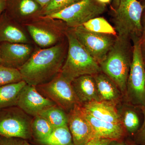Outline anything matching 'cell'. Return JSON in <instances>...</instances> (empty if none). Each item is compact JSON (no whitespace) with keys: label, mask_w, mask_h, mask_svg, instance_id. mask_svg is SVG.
<instances>
[{"label":"cell","mask_w":145,"mask_h":145,"mask_svg":"<svg viewBox=\"0 0 145 145\" xmlns=\"http://www.w3.org/2000/svg\"><path fill=\"white\" fill-rule=\"evenodd\" d=\"M66 50L65 44L59 43L34 51L19 69L23 80L35 86L51 80L61 72L66 59Z\"/></svg>","instance_id":"cell-1"},{"label":"cell","mask_w":145,"mask_h":145,"mask_svg":"<svg viewBox=\"0 0 145 145\" xmlns=\"http://www.w3.org/2000/svg\"><path fill=\"white\" fill-rule=\"evenodd\" d=\"M116 106L112 103L97 101L82 105L87 113L96 119L110 123H121Z\"/></svg>","instance_id":"cell-16"},{"label":"cell","mask_w":145,"mask_h":145,"mask_svg":"<svg viewBox=\"0 0 145 145\" xmlns=\"http://www.w3.org/2000/svg\"><path fill=\"white\" fill-rule=\"evenodd\" d=\"M39 93L68 113L77 105H82L77 98L71 82L60 72L51 80L36 86Z\"/></svg>","instance_id":"cell-7"},{"label":"cell","mask_w":145,"mask_h":145,"mask_svg":"<svg viewBox=\"0 0 145 145\" xmlns=\"http://www.w3.org/2000/svg\"><path fill=\"white\" fill-rule=\"evenodd\" d=\"M37 142L42 145H75L68 126L54 129L49 136Z\"/></svg>","instance_id":"cell-21"},{"label":"cell","mask_w":145,"mask_h":145,"mask_svg":"<svg viewBox=\"0 0 145 145\" xmlns=\"http://www.w3.org/2000/svg\"><path fill=\"white\" fill-rule=\"evenodd\" d=\"M93 75L96 81L99 101L116 105L122 93L116 84L102 71Z\"/></svg>","instance_id":"cell-18"},{"label":"cell","mask_w":145,"mask_h":145,"mask_svg":"<svg viewBox=\"0 0 145 145\" xmlns=\"http://www.w3.org/2000/svg\"><path fill=\"white\" fill-rule=\"evenodd\" d=\"M42 9L34 0H7L5 12L20 24L40 18Z\"/></svg>","instance_id":"cell-13"},{"label":"cell","mask_w":145,"mask_h":145,"mask_svg":"<svg viewBox=\"0 0 145 145\" xmlns=\"http://www.w3.org/2000/svg\"><path fill=\"white\" fill-rule=\"evenodd\" d=\"M65 32L68 42L67 57L61 70L63 77L71 82L82 75H94L101 72L94 59L76 38L71 28Z\"/></svg>","instance_id":"cell-3"},{"label":"cell","mask_w":145,"mask_h":145,"mask_svg":"<svg viewBox=\"0 0 145 145\" xmlns=\"http://www.w3.org/2000/svg\"><path fill=\"white\" fill-rule=\"evenodd\" d=\"M67 116L68 126L75 145H85L96 137L82 105L75 106L67 113Z\"/></svg>","instance_id":"cell-10"},{"label":"cell","mask_w":145,"mask_h":145,"mask_svg":"<svg viewBox=\"0 0 145 145\" xmlns=\"http://www.w3.org/2000/svg\"><path fill=\"white\" fill-rule=\"evenodd\" d=\"M142 34L141 36L140 41L141 44L145 42V10L142 17Z\"/></svg>","instance_id":"cell-31"},{"label":"cell","mask_w":145,"mask_h":145,"mask_svg":"<svg viewBox=\"0 0 145 145\" xmlns=\"http://www.w3.org/2000/svg\"><path fill=\"white\" fill-rule=\"evenodd\" d=\"M132 61L127 82L126 93L133 104L145 105V63L140 39L133 40Z\"/></svg>","instance_id":"cell-6"},{"label":"cell","mask_w":145,"mask_h":145,"mask_svg":"<svg viewBox=\"0 0 145 145\" xmlns=\"http://www.w3.org/2000/svg\"><path fill=\"white\" fill-rule=\"evenodd\" d=\"M2 65L19 69L28 61L34 52L31 44H28L0 43Z\"/></svg>","instance_id":"cell-12"},{"label":"cell","mask_w":145,"mask_h":145,"mask_svg":"<svg viewBox=\"0 0 145 145\" xmlns=\"http://www.w3.org/2000/svg\"><path fill=\"white\" fill-rule=\"evenodd\" d=\"M141 46H142V51L143 58H144V61H145V42L142 44H141Z\"/></svg>","instance_id":"cell-36"},{"label":"cell","mask_w":145,"mask_h":145,"mask_svg":"<svg viewBox=\"0 0 145 145\" xmlns=\"http://www.w3.org/2000/svg\"><path fill=\"white\" fill-rule=\"evenodd\" d=\"M96 1L100 3L106 5L107 4L109 3L111 0H96Z\"/></svg>","instance_id":"cell-35"},{"label":"cell","mask_w":145,"mask_h":145,"mask_svg":"<svg viewBox=\"0 0 145 145\" xmlns=\"http://www.w3.org/2000/svg\"><path fill=\"white\" fill-rule=\"evenodd\" d=\"M42 8H44L46 7L52 0H34Z\"/></svg>","instance_id":"cell-32"},{"label":"cell","mask_w":145,"mask_h":145,"mask_svg":"<svg viewBox=\"0 0 145 145\" xmlns=\"http://www.w3.org/2000/svg\"><path fill=\"white\" fill-rule=\"evenodd\" d=\"M119 114L121 123L125 131L130 135H135L139 129L140 124L136 112L131 109L127 108Z\"/></svg>","instance_id":"cell-25"},{"label":"cell","mask_w":145,"mask_h":145,"mask_svg":"<svg viewBox=\"0 0 145 145\" xmlns=\"http://www.w3.org/2000/svg\"><path fill=\"white\" fill-rule=\"evenodd\" d=\"M142 5L143 7H144V10H145V1L143 3V4Z\"/></svg>","instance_id":"cell-40"},{"label":"cell","mask_w":145,"mask_h":145,"mask_svg":"<svg viewBox=\"0 0 145 145\" xmlns=\"http://www.w3.org/2000/svg\"><path fill=\"white\" fill-rule=\"evenodd\" d=\"M71 29L79 41L99 65L106 57L117 37L91 32L82 25Z\"/></svg>","instance_id":"cell-9"},{"label":"cell","mask_w":145,"mask_h":145,"mask_svg":"<svg viewBox=\"0 0 145 145\" xmlns=\"http://www.w3.org/2000/svg\"><path fill=\"white\" fill-rule=\"evenodd\" d=\"M6 5L7 0H0V16L5 11Z\"/></svg>","instance_id":"cell-33"},{"label":"cell","mask_w":145,"mask_h":145,"mask_svg":"<svg viewBox=\"0 0 145 145\" xmlns=\"http://www.w3.org/2000/svg\"><path fill=\"white\" fill-rule=\"evenodd\" d=\"M108 145H127V144L123 140H112Z\"/></svg>","instance_id":"cell-34"},{"label":"cell","mask_w":145,"mask_h":145,"mask_svg":"<svg viewBox=\"0 0 145 145\" xmlns=\"http://www.w3.org/2000/svg\"><path fill=\"white\" fill-rule=\"evenodd\" d=\"M55 105L53 102L39 93L35 86L26 84L20 93L17 106L33 117Z\"/></svg>","instance_id":"cell-11"},{"label":"cell","mask_w":145,"mask_h":145,"mask_svg":"<svg viewBox=\"0 0 145 145\" xmlns=\"http://www.w3.org/2000/svg\"><path fill=\"white\" fill-rule=\"evenodd\" d=\"M144 116V121L142 127L134 135V143L138 145H145V105L141 106Z\"/></svg>","instance_id":"cell-28"},{"label":"cell","mask_w":145,"mask_h":145,"mask_svg":"<svg viewBox=\"0 0 145 145\" xmlns=\"http://www.w3.org/2000/svg\"><path fill=\"white\" fill-rule=\"evenodd\" d=\"M39 115L47 120L54 129L68 126L67 113L56 105L46 109Z\"/></svg>","instance_id":"cell-22"},{"label":"cell","mask_w":145,"mask_h":145,"mask_svg":"<svg viewBox=\"0 0 145 145\" xmlns=\"http://www.w3.org/2000/svg\"><path fill=\"white\" fill-rule=\"evenodd\" d=\"M84 112L87 119L93 127L96 137L112 140H123L126 131L121 124L102 121Z\"/></svg>","instance_id":"cell-17"},{"label":"cell","mask_w":145,"mask_h":145,"mask_svg":"<svg viewBox=\"0 0 145 145\" xmlns=\"http://www.w3.org/2000/svg\"><path fill=\"white\" fill-rule=\"evenodd\" d=\"M23 81L20 71L0 65V86Z\"/></svg>","instance_id":"cell-26"},{"label":"cell","mask_w":145,"mask_h":145,"mask_svg":"<svg viewBox=\"0 0 145 145\" xmlns=\"http://www.w3.org/2000/svg\"><path fill=\"white\" fill-rule=\"evenodd\" d=\"M131 40L117 35L112 47L100 65L101 71L116 84L122 94L126 93L132 61L133 46Z\"/></svg>","instance_id":"cell-2"},{"label":"cell","mask_w":145,"mask_h":145,"mask_svg":"<svg viewBox=\"0 0 145 145\" xmlns=\"http://www.w3.org/2000/svg\"><path fill=\"white\" fill-rule=\"evenodd\" d=\"M82 25L86 29L91 32L117 36V31L114 27L103 17L99 16L91 19Z\"/></svg>","instance_id":"cell-24"},{"label":"cell","mask_w":145,"mask_h":145,"mask_svg":"<svg viewBox=\"0 0 145 145\" xmlns=\"http://www.w3.org/2000/svg\"><path fill=\"white\" fill-rule=\"evenodd\" d=\"M26 84L23 80L0 86V109L17 106L20 93Z\"/></svg>","instance_id":"cell-20"},{"label":"cell","mask_w":145,"mask_h":145,"mask_svg":"<svg viewBox=\"0 0 145 145\" xmlns=\"http://www.w3.org/2000/svg\"><path fill=\"white\" fill-rule=\"evenodd\" d=\"M27 29L34 42L41 47H50L57 44L59 38L57 32L38 24H25Z\"/></svg>","instance_id":"cell-19"},{"label":"cell","mask_w":145,"mask_h":145,"mask_svg":"<svg viewBox=\"0 0 145 145\" xmlns=\"http://www.w3.org/2000/svg\"><path fill=\"white\" fill-rule=\"evenodd\" d=\"M2 65L1 57V48H0V65Z\"/></svg>","instance_id":"cell-39"},{"label":"cell","mask_w":145,"mask_h":145,"mask_svg":"<svg viewBox=\"0 0 145 145\" xmlns=\"http://www.w3.org/2000/svg\"><path fill=\"white\" fill-rule=\"evenodd\" d=\"M111 141L105 138L95 137L84 145H108Z\"/></svg>","instance_id":"cell-30"},{"label":"cell","mask_w":145,"mask_h":145,"mask_svg":"<svg viewBox=\"0 0 145 145\" xmlns=\"http://www.w3.org/2000/svg\"><path fill=\"white\" fill-rule=\"evenodd\" d=\"M31 129L32 137L37 142L49 136L54 129L48 121L40 115L33 117Z\"/></svg>","instance_id":"cell-23"},{"label":"cell","mask_w":145,"mask_h":145,"mask_svg":"<svg viewBox=\"0 0 145 145\" xmlns=\"http://www.w3.org/2000/svg\"><path fill=\"white\" fill-rule=\"evenodd\" d=\"M82 0H52L42 9L40 17H44L58 13Z\"/></svg>","instance_id":"cell-27"},{"label":"cell","mask_w":145,"mask_h":145,"mask_svg":"<svg viewBox=\"0 0 145 145\" xmlns=\"http://www.w3.org/2000/svg\"><path fill=\"white\" fill-rule=\"evenodd\" d=\"M120 0H113V7L115 9L119 6Z\"/></svg>","instance_id":"cell-37"},{"label":"cell","mask_w":145,"mask_h":145,"mask_svg":"<svg viewBox=\"0 0 145 145\" xmlns=\"http://www.w3.org/2000/svg\"><path fill=\"white\" fill-rule=\"evenodd\" d=\"M32 119L17 106L0 109V136L31 139Z\"/></svg>","instance_id":"cell-8"},{"label":"cell","mask_w":145,"mask_h":145,"mask_svg":"<svg viewBox=\"0 0 145 145\" xmlns=\"http://www.w3.org/2000/svg\"><path fill=\"white\" fill-rule=\"evenodd\" d=\"M106 9V5L96 0H82L58 13L40 18L61 20L68 27L74 28L82 25L91 19L99 17Z\"/></svg>","instance_id":"cell-5"},{"label":"cell","mask_w":145,"mask_h":145,"mask_svg":"<svg viewBox=\"0 0 145 145\" xmlns=\"http://www.w3.org/2000/svg\"><path fill=\"white\" fill-rule=\"evenodd\" d=\"M30 44V40L23 29L5 11L0 16V43Z\"/></svg>","instance_id":"cell-14"},{"label":"cell","mask_w":145,"mask_h":145,"mask_svg":"<svg viewBox=\"0 0 145 145\" xmlns=\"http://www.w3.org/2000/svg\"><path fill=\"white\" fill-rule=\"evenodd\" d=\"M127 145H138L135 143L130 142H127Z\"/></svg>","instance_id":"cell-38"},{"label":"cell","mask_w":145,"mask_h":145,"mask_svg":"<svg viewBox=\"0 0 145 145\" xmlns=\"http://www.w3.org/2000/svg\"><path fill=\"white\" fill-rule=\"evenodd\" d=\"M144 10L142 5L137 0H120L113 19L117 35L131 40L141 39Z\"/></svg>","instance_id":"cell-4"},{"label":"cell","mask_w":145,"mask_h":145,"mask_svg":"<svg viewBox=\"0 0 145 145\" xmlns=\"http://www.w3.org/2000/svg\"><path fill=\"white\" fill-rule=\"evenodd\" d=\"M0 145H30L26 140L19 137H6L0 136Z\"/></svg>","instance_id":"cell-29"},{"label":"cell","mask_w":145,"mask_h":145,"mask_svg":"<svg viewBox=\"0 0 145 145\" xmlns=\"http://www.w3.org/2000/svg\"><path fill=\"white\" fill-rule=\"evenodd\" d=\"M71 84L81 105L92 101H100L96 81L93 75L80 76L73 80Z\"/></svg>","instance_id":"cell-15"}]
</instances>
